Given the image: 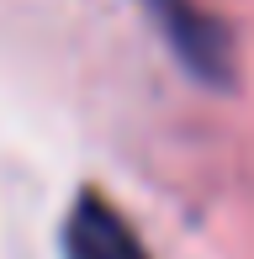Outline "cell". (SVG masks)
<instances>
[{
  "label": "cell",
  "mask_w": 254,
  "mask_h": 259,
  "mask_svg": "<svg viewBox=\"0 0 254 259\" xmlns=\"http://www.w3.org/2000/svg\"><path fill=\"white\" fill-rule=\"evenodd\" d=\"M138 6H143V16L159 27V37L170 42V53H175L201 85H212V90L233 85V37H228V27L201 0H138Z\"/></svg>",
  "instance_id": "1"
},
{
  "label": "cell",
  "mask_w": 254,
  "mask_h": 259,
  "mask_svg": "<svg viewBox=\"0 0 254 259\" xmlns=\"http://www.w3.org/2000/svg\"><path fill=\"white\" fill-rule=\"evenodd\" d=\"M59 249H64V259H154L143 233L127 222V211L96 185H85L74 196L64 233H59Z\"/></svg>",
  "instance_id": "2"
}]
</instances>
